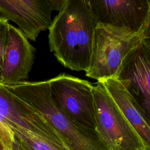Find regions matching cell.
<instances>
[{
  "instance_id": "cell-4",
  "label": "cell",
  "mask_w": 150,
  "mask_h": 150,
  "mask_svg": "<svg viewBox=\"0 0 150 150\" xmlns=\"http://www.w3.org/2000/svg\"><path fill=\"white\" fill-rule=\"evenodd\" d=\"M144 28L133 32L97 23L86 76L97 81L115 77L124 58L144 39Z\"/></svg>"
},
{
  "instance_id": "cell-9",
  "label": "cell",
  "mask_w": 150,
  "mask_h": 150,
  "mask_svg": "<svg viewBox=\"0 0 150 150\" xmlns=\"http://www.w3.org/2000/svg\"><path fill=\"white\" fill-rule=\"evenodd\" d=\"M52 11L48 0H0L1 17L14 22L33 41L49 29Z\"/></svg>"
},
{
  "instance_id": "cell-5",
  "label": "cell",
  "mask_w": 150,
  "mask_h": 150,
  "mask_svg": "<svg viewBox=\"0 0 150 150\" xmlns=\"http://www.w3.org/2000/svg\"><path fill=\"white\" fill-rule=\"evenodd\" d=\"M96 129L110 150H146L101 81L93 86Z\"/></svg>"
},
{
  "instance_id": "cell-1",
  "label": "cell",
  "mask_w": 150,
  "mask_h": 150,
  "mask_svg": "<svg viewBox=\"0 0 150 150\" xmlns=\"http://www.w3.org/2000/svg\"><path fill=\"white\" fill-rule=\"evenodd\" d=\"M0 138L9 150H69L38 110L1 84Z\"/></svg>"
},
{
  "instance_id": "cell-8",
  "label": "cell",
  "mask_w": 150,
  "mask_h": 150,
  "mask_svg": "<svg viewBox=\"0 0 150 150\" xmlns=\"http://www.w3.org/2000/svg\"><path fill=\"white\" fill-rule=\"evenodd\" d=\"M97 23L137 32L146 23L149 0H84Z\"/></svg>"
},
{
  "instance_id": "cell-11",
  "label": "cell",
  "mask_w": 150,
  "mask_h": 150,
  "mask_svg": "<svg viewBox=\"0 0 150 150\" xmlns=\"http://www.w3.org/2000/svg\"><path fill=\"white\" fill-rule=\"evenodd\" d=\"M116 103L144 145L150 150V127L137 107L129 94L114 77L100 81Z\"/></svg>"
},
{
  "instance_id": "cell-7",
  "label": "cell",
  "mask_w": 150,
  "mask_h": 150,
  "mask_svg": "<svg viewBox=\"0 0 150 150\" xmlns=\"http://www.w3.org/2000/svg\"><path fill=\"white\" fill-rule=\"evenodd\" d=\"M115 78L150 127V48L143 40L125 56Z\"/></svg>"
},
{
  "instance_id": "cell-14",
  "label": "cell",
  "mask_w": 150,
  "mask_h": 150,
  "mask_svg": "<svg viewBox=\"0 0 150 150\" xmlns=\"http://www.w3.org/2000/svg\"><path fill=\"white\" fill-rule=\"evenodd\" d=\"M67 0H48L53 11H59L66 4Z\"/></svg>"
},
{
  "instance_id": "cell-12",
  "label": "cell",
  "mask_w": 150,
  "mask_h": 150,
  "mask_svg": "<svg viewBox=\"0 0 150 150\" xmlns=\"http://www.w3.org/2000/svg\"><path fill=\"white\" fill-rule=\"evenodd\" d=\"M9 25L8 21L0 16V84L2 81V64L8 40Z\"/></svg>"
},
{
  "instance_id": "cell-15",
  "label": "cell",
  "mask_w": 150,
  "mask_h": 150,
  "mask_svg": "<svg viewBox=\"0 0 150 150\" xmlns=\"http://www.w3.org/2000/svg\"><path fill=\"white\" fill-rule=\"evenodd\" d=\"M0 150H9L0 138Z\"/></svg>"
},
{
  "instance_id": "cell-3",
  "label": "cell",
  "mask_w": 150,
  "mask_h": 150,
  "mask_svg": "<svg viewBox=\"0 0 150 150\" xmlns=\"http://www.w3.org/2000/svg\"><path fill=\"white\" fill-rule=\"evenodd\" d=\"M4 86L38 110L70 150H110L96 129L73 121L59 108L52 98L48 80Z\"/></svg>"
},
{
  "instance_id": "cell-10",
  "label": "cell",
  "mask_w": 150,
  "mask_h": 150,
  "mask_svg": "<svg viewBox=\"0 0 150 150\" xmlns=\"http://www.w3.org/2000/svg\"><path fill=\"white\" fill-rule=\"evenodd\" d=\"M35 52V47L23 32L9 23L1 85L11 86L26 81L33 65Z\"/></svg>"
},
{
  "instance_id": "cell-16",
  "label": "cell",
  "mask_w": 150,
  "mask_h": 150,
  "mask_svg": "<svg viewBox=\"0 0 150 150\" xmlns=\"http://www.w3.org/2000/svg\"><path fill=\"white\" fill-rule=\"evenodd\" d=\"M149 2H150V0H149Z\"/></svg>"
},
{
  "instance_id": "cell-2",
  "label": "cell",
  "mask_w": 150,
  "mask_h": 150,
  "mask_svg": "<svg viewBox=\"0 0 150 150\" xmlns=\"http://www.w3.org/2000/svg\"><path fill=\"white\" fill-rule=\"evenodd\" d=\"M97 22L84 0H67L49 28L50 51L65 67L88 70Z\"/></svg>"
},
{
  "instance_id": "cell-13",
  "label": "cell",
  "mask_w": 150,
  "mask_h": 150,
  "mask_svg": "<svg viewBox=\"0 0 150 150\" xmlns=\"http://www.w3.org/2000/svg\"><path fill=\"white\" fill-rule=\"evenodd\" d=\"M142 40L150 48V13L144 28V39Z\"/></svg>"
},
{
  "instance_id": "cell-6",
  "label": "cell",
  "mask_w": 150,
  "mask_h": 150,
  "mask_svg": "<svg viewBox=\"0 0 150 150\" xmlns=\"http://www.w3.org/2000/svg\"><path fill=\"white\" fill-rule=\"evenodd\" d=\"M48 81L52 98L59 108L73 121L96 129L93 85L64 73Z\"/></svg>"
}]
</instances>
